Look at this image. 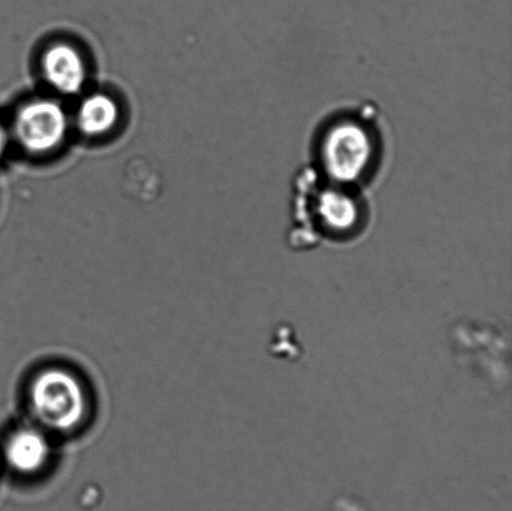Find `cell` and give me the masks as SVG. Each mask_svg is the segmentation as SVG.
Listing matches in <instances>:
<instances>
[{"label":"cell","mask_w":512,"mask_h":511,"mask_svg":"<svg viewBox=\"0 0 512 511\" xmlns=\"http://www.w3.org/2000/svg\"><path fill=\"white\" fill-rule=\"evenodd\" d=\"M316 147L326 177L331 183L350 188L369 177L379 142L368 120L343 117L326 125Z\"/></svg>","instance_id":"obj_1"},{"label":"cell","mask_w":512,"mask_h":511,"mask_svg":"<svg viewBox=\"0 0 512 511\" xmlns=\"http://www.w3.org/2000/svg\"><path fill=\"white\" fill-rule=\"evenodd\" d=\"M28 399L35 422L45 432L72 433L88 418L87 389L68 369L40 370L29 385Z\"/></svg>","instance_id":"obj_2"},{"label":"cell","mask_w":512,"mask_h":511,"mask_svg":"<svg viewBox=\"0 0 512 511\" xmlns=\"http://www.w3.org/2000/svg\"><path fill=\"white\" fill-rule=\"evenodd\" d=\"M309 194H301L300 208L311 233L329 240H350L363 229V200L349 187L328 184L323 189L313 185ZM304 222V223H305Z\"/></svg>","instance_id":"obj_3"},{"label":"cell","mask_w":512,"mask_h":511,"mask_svg":"<svg viewBox=\"0 0 512 511\" xmlns=\"http://www.w3.org/2000/svg\"><path fill=\"white\" fill-rule=\"evenodd\" d=\"M14 128L19 143L25 149L43 153L62 143L68 119L58 103L48 99L35 100L19 110Z\"/></svg>","instance_id":"obj_4"},{"label":"cell","mask_w":512,"mask_h":511,"mask_svg":"<svg viewBox=\"0 0 512 511\" xmlns=\"http://www.w3.org/2000/svg\"><path fill=\"white\" fill-rule=\"evenodd\" d=\"M53 449L48 433L40 427H20L8 435L3 445L5 464L13 472L37 474L47 467Z\"/></svg>","instance_id":"obj_5"},{"label":"cell","mask_w":512,"mask_h":511,"mask_svg":"<svg viewBox=\"0 0 512 511\" xmlns=\"http://www.w3.org/2000/svg\"><path fill=\"white\" fill-rule=\"evenodd\" d=\"M43 72L58 92L75 94L83 88L85 65L77 49L69 44H55L43 57Z\"/></svg>","instance_id":"obj_6"},{"label":"cell","mask_w":512,"mask_h":511,"mask_svg":"<svg viewBox=\"0 0 512 511\" xmlns=\"http://www.w3.org/2000/svg\"><path fill=\"white\" fill-rule=\"evenodd\" d=\"M118 117V105L112 98L104 94H94L80 105L78 125L84 134L95 137L112 129Z\"/></svg>","instance_id":"obj_7"},{"label":"cell","mask_w":512,"mask_h":511,"mask_svg":"<svg viewBox=\"0 0 512 511\" xmlns=\"http://www.w3.org/2000/svg\"><path fill=\"white\" fill-rule=\"evenodd\" d=\"M8 144V134L7 130L0 124V157H2L5 148H7Z\"/></svg>","instance_id":"obj_8"}]
</instances>
